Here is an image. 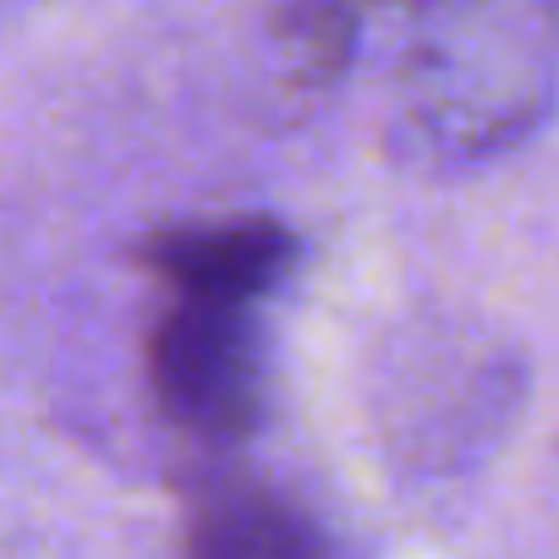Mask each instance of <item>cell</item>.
Returning <instances> with one entry per match:
<instances>
[{"mask_svg":"<svg viewBox=\"0 0 559 559\" xmlns=\"http://www.w3.org/2000/svg\"><path fill=\"white\" fill-rule=\"evenodd\" d=\"M143 368L159 417L209 455L241 450L269 417L263 308L170 297L148 330Z\"/></svg>","mask_w":559,"mask_h":559,"instance_id":"cell-2","label":"cell"},{"mask_svg":"<svg viewBox=\"0 0 559 559\" xmlns=\"http://www.w3.org/2000/svg\"><path fill=\"white\" fill-rule=\"evenodd\" d=\"M384 132L406 165L477 170L515 154L559 99V0H406Z\"/></svg>","mask_w":559,"mask_h":559,"instance_id":"cell-1","label":"cell"},{"mask_svg":"<svg viewBox=\"0 0 559 559\" xmlns=\"http://www.w3.org/2000/svg\"><path fill=\"white\" fill-rule=\"evenodd\" d=\"M181 559H346L330 521L252 472H214L187 499Z\"/></svg>","mask_w":559,"mask_h":559,"instance_id":"cell-4","label":"cell"},{"mask_svg":"<svg viewBox=\"0 0 559 559\" xmlns=\"http://www.w3.org/2000/svg\"><path fill=\"white\" fill-rule=\"evenodd\" d=\"M132 258L170 297L263 308L292 280L302 241L274 214H219V219L159 225L132 247Z\"/></svg>","mask_w":559,"mask_h":559,"instance_id":"cell-3","label":"cell"}]
</instances>
